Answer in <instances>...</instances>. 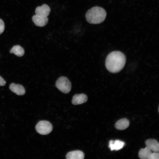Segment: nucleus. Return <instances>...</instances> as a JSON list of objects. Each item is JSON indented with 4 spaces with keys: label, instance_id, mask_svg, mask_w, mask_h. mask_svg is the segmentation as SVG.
I'll list each match as a JSON object with an SVG mask.
<instances>
[{
    "label": "nucleus",
    "instance_id": "f257e3e1",
    "mask_svg": "<svg viewBox=\"0 0 159 159\" xmlns=\"http://www.w3.org/2000/svg\"><path fill=\"white\" fill-rule=\"evenodd\" d=\"M126 61V57L124 54L119 51H113L107 56L105 61V66L109 72L116 73L123 68Z\"/></svg>",
    "mask_w": 159,
    "mask_h": 159
},
{
    "label": "nucleus",
    "instance_id": "f03ea898",
    "mask_svg": "<svg viewBox=\"0 0 159 159\" xmlns=\"http://www.w3.org/2000/svg\"><path fill=\"white\" fill-rule=\"evenodd\" d=\"M107 13L102 8L96 6L93 7L87 12L85 17L87 21L92 24H100L105 19Z\"/></svg>",
    "mask_w": 159,
    "mask_h": 159
},
{
    "label": "nucleus",
    "instance_id": "7ed1b4c3",
    "mask_svg": "<svg viewBox=\"0 0 159 159\" xmlns=\"http://www.w3.org/2000/svg\"><path fill=\"white\" fill-rule=\"evenodd\" d=\"M56 87L60 91L65 94L69 93L71 89V83L66 77H59L55 83Z\"/></svg>",
    "mask_w": 159,
    "mask_h": 159
},
{
    "label": "nucleus",
    "instance_id": "20e7f679",
    "mask_svg": "<svg viewBox=\"0 0 159 159\" xmlns=\"http://www.w3.org/2000/svg\"><path fill=\"white\" fill-rule=\"evenodd\" d=\"M37 132L42 135H47L49 134L53 129L52 124L49 121L41 120L39 121L35 126Z\"/></svg>",
    "mask_w": 159,
    "mask_h": 159
},
{
    "label": "nucleus",
    "instance_id": "39448f33",
    "mask_svg": "<svg viewBox=\"0 0 159 159\" xmlns=\"http://www.w3.org/2000/svg\"><path fill=\"white\" fill-rule=\"evenodd\" d=\"M50 7L46 4H43L42 6L37 7L35 10L36 15L44 17L48 16L50 12Z\"/></svg>",
    "mask_w": 159,
    "mask_h": 159
},
{
    "label": "nucleus",
    "instance_id": "423d86ee",
    "mask_svg": "<svg viewBox=\"0 0 159 159\" xmlns=\"http://www.w3.org/2000/svg\"><path fill=\"white\" fill-rule=\"evenodd\" d=\"M32 19L36 26L40 27L45 26L48 21V19L47 17L41 16L36 14L32 16Z\"/></svg>",
    "mask_w": 159,
    "mask_h": 159
},
{
    "label": "nucleus",
    "instance_id": "0eeeda50",
    "mask_svg": "<svg viewBox=\"0 0 159 159\" xmlns=\"http://www.w3.org/2000/svg\"><path fill=\"white\" fill-rule=\"evenodd\" d=\"M87 97L84 94H77L74 95L72 100V103L74 105L81 104L86 102Z\"/></svg>",
    "mask_w": 159,
    "mask_h": 159
},
{
    "label": "nucleus",
    "instance_id": "6e6552de",
    "mask_svg": "<svg viewBox=\"0 0 159 159\" xmlns=\"http://www.w3.org/2000/svg\"><path fill=\"white\" fill-rule=\"evenodd\" d=\"M147 147L154 152H158L159 151V144L155 139H149L145 141Z\"/></svg>",
    "mask_w": 159,
    "mask_h": 159
},
{
    "label": "nucleus",
    "instance_id": "1a4fd4ad",
    "mask_svg": "<svg viewBox=\"0 0 159 159\" xmlns=\"http://www.w3.org/2000/svg\"><path fill=\"white\" fill-rule=\"evenodd\" d=\"M9 88L11 91L18 95H22L25 94V89L21 85L12 83L10 85Z\"/></svg>",
    "mask_w": 159,
    "mask_h": 159
},
{
    "label": "nucleus",
    "instance_id": "9d476101",
    "mask_svg": "<svg viewBox=\"0 0 159 159\" xmlns=\"http://www.w3.org/2000/svg\"><path fill=\"white\" fill-rule=\"evenodd\" d=\"M67 159H83L84 154L82 151L76 150L69 152L66 156Z\"/></svg>",
    "mask_w": 159,
    "mask_h": 159
},
{
    "label": "nucleus",
    "instance_id": "9b49d317",
    "mask_svg": "<svg viewBox=\"0 0 159 159\" xmlns=\"http://www.w3.org/2000/svg\"><path fill=\"white\" fill-rule=\"evenodd\" d=\"M125 143L119 140L115 141L110 140L109 142V147L111 151L118 150L123 148L125 145Z\"/></svg>",
    "mask_w": 159,
    "mask_h": 159
},
{
    "label": "nucleus",
    "instance_id": "f8f14e48",
    "mask_svg": "<svg viewBox=\"0 0 159 159\" xmlns=\"http://www.w3.org/2000/svg\"><path fill=\"white\" fill-rule=\"evenodd\" d=\"M129 120L125 118L121 119L118 120L115 123V127L117 129L122 130H125L129 126Z\"/></svg>",
    "mask_w": 159,
    "mask_h": 159
},
{
    "label": "nucleus",
    "instance_id": "ddd939ff",
    "mask_svg": "<svg viewBox=\"0 0 159 159\" xmlns=\"http://www.w3.org/2000/svg\"><path fill=\"white\" fill-rule=\"evenodd\" d=\"M152 153L151 150L146 147L144 148L141 149L138 153V157L141 159H147Z\"/></svg>",
    "mask_w": 159,
    "mask_h": 159
},
{
    "label": "nucleus",
    "instance_id": "4468645a",
    "mask_svg": "<svg viewBox=\"0 0 159 159\" xmlns=\"http://www.w3.org/2000/svg\"><path fill=\"white\" fill-rule=\"evenodd\" d=\"M11 53H13L18 57L23 56L24 53L23 48L19 45L14 46L10 50Z\"/></svg>",
    "mask_w": 159,
    "mask_h": 159
},
{
    "label": "nucleus",
    "instance_id": "2eb2a0df",
    "mask_svg": "<svg viewBox=\"0 0 159 159\" xmlns=\"http://www.w3.org/2000/svg\"><path fill=\"white\" fill-rule=\"evenodd\" d=\"M159 153L158 152L152 153L148 158V159H159Z\"/></svg>",
    "mask_w": 159,
    "mask_h": 159
},
{
    "label": "nucleus",
    "instance_id": "dca6fc26",
    "mask_svg": "<svg viewBox=\"0 0 159 159\" xmlns=\"http://www.w3.org/2000/svg\"><path fill=\"white\" fill-rule=\"evenodd\" d=\"M4 28V23L3 21L0 19V34L3 32Z\"/></svg>",
    "mask_w": 159,
    "mask_h": 159
},
{
    "label": "nucleus",
    "instance_id": "f3484780",
    "mask_svg": "<svg viewBox=\"0 0 159 159\" xmlns=\"http://www.w3.org/2000/svg\"><path fill=\"white\" fill-rule=\"evenodd\" d=\"M6 82L1 76H0V86H4L6 84Z\"/></svg>",
    "mask_w": 159,
    "mask_h": 159
}]
</instances>
